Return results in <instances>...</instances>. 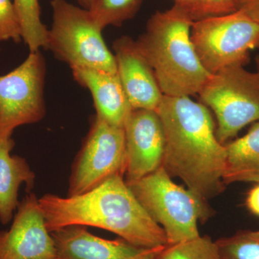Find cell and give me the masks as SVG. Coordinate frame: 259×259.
I'll use <instances>...</instances> for the list:
<instances>
[{
    "label": "cell",
    "mask_w": 259,
    "mask_h": 259,
    "mask_svg": "<svg viewBox=\"0 0 259 259\" xmlns=\"http://www.w3.org/2000/svg\"><path fill=\"white\" fill-rule=\"evenodd\" d=\"M190 97L163 95L156 110L165 135L162 166L207 200L226 190V148L207 107Z\"/></svg>",
    "instance_id": "cell-1"
},
{
    "label": "cell",
    "mask_w": 259,
    "mask_h": 259,
    "mask_svg": "<svg viewBox=\"0 0 259 259\" xmlns=\"http://www.w3.org/2000/svg\"><path fill=\"white\" fill-rule=\"evenodd\" d=\"M49 231L82 226L102 228L141 248L167 245L165 232L148 214L122 175L76 196L47 194L38 199Z\"/></svg>",
    "instance_id": "cell-2"
},
{
    "label": "cell",
    "mask_w": 259,
    "mask_h": 259,
    "mask_svg": "<svg viewBox=\"0 0 259 259\" xmlns=\"http://www.w3.org/2000/svg\"><path fill=\"white\" fill-rule=\"evenodd\" d=\"M193 23L173 5L151 15L144 33L136 40L166 96L198 95L210 76L201 64L191 39Z\"/></svg>",
    "instance_id": "cell-3"
},
{
    "label": "cell",
    "mask_w": 259,
    "mask_h": 259,
    "mask_svg": "<svg viewBox=\"0 0 259 259\" xmlns=\"http://www.w3.org/2000/svg\"><path fill=\"white\" fill-rule=\"evenodd\" d=\"M127 185L148 214L163 228L167 245L197 238L200 236L198 223L206 222L212 216L207 199L177 185L162 166Z\"/></svg>",
    "instance_id": "cell-4"
},
{
    "label": "cell",
    "mask_w": 259,
    "mask_h": 259,
    "mask_svg": "<svg viewBox=\"0 0 259 259\" xmlns=\"http://www.w3.org/2000/svg\"><path fill=\"white\" fill-rule=\"evenodd\" d=\"M53 23L47 49L70 67L117 73L115 56L107 48L102 29L88 10L66 0H51Z\"/></svg>",
    "instance_id": "cell-5"
},
{
    "label": "cell",
    "mask_w": 259,
    "mask_h": 259,
    "mask_svg": "<svg viewBox=\"0 0 259 259\" xmlns=\"http://www.w3.org/2000/svg\"><path fill=\"white\" fill-rule=\"evenodd\" d=\"M217 119L216 136L225 145L241 130L259 121V71L242 65L228 66L211 74L198 94Z\"/></svg>",
    "instance_id": "cell-6"
},
{
    "label": "cell",
    "mask_w": 259,
    "mask_h": 259,
    "mask_svg": "<svg viewBox=\"0 0 259 259\" xmlns=\"http://www.w3.org/2000/svg\"><path fill=\"white\" fill-rule=\"evenodd\" d=\"M191 39L201 64L213 74L248 63L250 51L259 48V24L237 10L194 22Z\"/></svg>",
    "instance_id": "cell-7"
},
{
    "label": "cell",
    "mask_w": 259,
    "mask_h": 259,
    "mask_svg": "<svg viewBox=\"0 0 259 259\" xmlns=\"http://www.w3.org/2000/svg\"><path fill=\"white\" fill-rule=\"evenodd\" d=\"M126 166L123 127L110 125L95 115L73 163L67 196L88 192L115 175L124 176Z\"/></svg>",
    "instance_id": "cell-8"
},
{
    "label": "cell",
    "mask_w": 259,
    "mask_h": 259,
    "mask_svg": "<svg viewBox=\"0 0 259 259\" xmlns=\"http://www.w3.org/2000/svg\"><path fill=\"white\" fill-rule=\"evenodd\" d=\"M47 66L40 51L30 52L20 66L0 76V135L35 123L46 115Z\"/></svg>",
    "instance_id": "cell-9"
},
{
    "label": "cell",
    "mask_w": 259,
    "mask_h": 259,
    "mask_svg": "<svg viewBox=\"0 0 259 259\" xmlns=\"http://www.w3.org/2000/svg\"><path fill=\"white\" fill-rule=\"evenodd\" d=\"M0 259H58L35 194H28L19 204L10 229L0 231Z\"/></svg>",
    "instance_id": "cell-10"
},
{
    "label": "cell",
    "mask_w": 259,
    "mask_h": 259,
    "mask_svg": "<svg viewBox=\"0 0 259 259\" xmlns=\"http://www.w3.org/2000/svg\"><path fill=\"white\" fill-rule=\"evenodd\" d=\"M126 182L139 180L162 166L165 135L157 112L133 109L124 125Z\"/></svg>",
    "instance_id": "cell-11"
},
{
    "label": "cell",
    "mask_w": 259,
    "mask_h": 259,
    "mask_svg": "<svg viewBox=\"0 0 259 259\" xmlns=\"http://www.w3.org/2000/svg\"><path fill=\"white\" fill-rule=\"evenodd\" d=\"M113 51L117 75L131 107L156 111L163 95L136 40L120 37L114 42Z\"/></svg>",
    "instance_id": "cell-12"
},
{
    "label": "cell",
    "mask_w": 259,
    "mask_h": 259,
    "mask_svg": "<svg viewBox=\"0 0 259 259\" xmlns=\"http://www.w3.org/2000/svg\"><path fill=\"white\" fill-rule=\"evenodd\" d=\"M51 233L58 259H156L163 248L149 249L123 239H104L92 234L82 226L65 227Z\"/></svg>",
    "instance_id": "cell-13"
},
{
    "label": "cell",
    "mask_w": 259,
    "mask_h": 259,
    "mask_svg": "<svg viewBox=\"0 0 259 259\" xmlns=\"http://www.w3.org/2000/svg\"><path fill=\"white\" fill-rule=\"evenodd\" d=\"M71 69L75 81L91 93L96 115L110 125L124 128L133 108L117 73L86 68Z\"/></svg>",
    "instance_id": "cell-14"
},
{
    "label": "cell",
    "mask_w": 259,
    "mask_h": 259,
    "mask_svg": "<svg viewBox=\"0 0 259 259\" xmlns=\"http://www.w3.org/2000/svg\"><path fill=\"white\" fill-rule=\"evenodd\" d=\"M15 142L12 135H0V222L8 224L18 208V191L25 185L30 191L35 185V173L23 157L11 154Z\"/></svg>",
    "instance_id": "cell-15"
},
{
    "label": "cell",
    "mask_w": 259,
    "mask_h": 259,
    "mask_svg": "<svg viewBox=\"0 0 259 259\" xmlns=\"http://www.w3.org/2000/svg\"><path fill=\"white\" fill-rule=\"evenodd\" d=\"M223 182L259 183V121L243 137L226 145Z\"/></svg>",
    "instance_id": "cell-16"
},
{
    "label": "cell",
    "mask_w": 259,
    "mask_h": 259,
    "mask_svg": "<svg viewBox=\"0 0 259 259\" xmlns=\"http://www.w3.org/2000/svg\"><path fill=\"white\" fill-rule=\"evenodd\" d=\"M22 39L30 52L47 49L49 29L42 23L39 0H14Z\"/></svg>",
    "instance_id": "cell-17"
},
{
    "label": "cell",
    "mask_w": 259,
    "mask_h": 259,
    "mask_svg": "<svg viewBox=\"0 0 259 259\" xmlns=\"http://www.w3.org/2000/svg\"><path fill=\"white\" fill-rule=\"evenodd\" d=\"M144 0H93L89 11L104 30L109 25L120 26L134 18Z\"/></svg>",
    "instance_id": "cell-18"
},
{
    "label": "cell",
    "mask_w": 259,
    "mask_h": 259,
    "mask_svg": "<svg viewBox=\"0 0 259 259\" xmlns=\"http://www.w3.org/2000/svg\"><path fill=\"white\" fill-rule=\"evenodd\" d=\"M156 259H222L215 241L209 236L166 245L156 255Z\"/></svg>",
    "instance_id": "cell-19"
},
{
    "label": "cell",
    "mask_w": 259,
    "mask_h": 259,
    "mask_svg": "<svg viewBox=\"0 0 259 259\" xmlns=\"http://www.w3.org/2000/svg\"><path fill=\"white\" fill-rule=\"evenodd\" d=\"M215 243L222 259H259V230L238 231Z\"/></svg>",
    "instance_id": "cell-20"
},
{
    "label": "cell",
    "mask_w": 259,
    "mask_h": 259,
    "mask_svg": "<svg viewBox=\"0 0 259 259\" xmlns=\"http://www.w3.org/2000/svg\"><path fill=\"white\" fill-rule=\"evenodd\" d=\"M193 22L237 11L235 0H173Z\"/></svg>",
    "instance_id": "cell-21"
},
{
    "label": "cell",
    "mask_w": 259,
    "mask_h": 259,
    "mask_svg": "<svg viewBox=\"0 0 259 259\" xmlns=\"http://www.w3.org/2000/svg\"><path fill=\"white\" fill-rule=\"evenodd\" d=\"M22 39L21 28L14 5L11 0H0V42Z\"/></svg>",
    "instance_id": "cell-22"
},
{
    "label": "cell",
    "mask_w": 259,
    "mask_h": 259,
    "mask_svg": "<svg viewBox=\"0 0 259 259\" xmlns=\"http://www.w3.org/2000/svg\"><path fill=\"white\" fill-rule=\"evenodd\" d=\"M236 10L259 24V0H235Z\"/></svg>",
    "instance_id": "cell-23"
},
{
    "label": "cell",
    "mask_w": 259,
    "mask_h": 259,
    "mask_svg": "<svg viewBox=\"0 0 259 259\" xmlns=\"http://www.w3.org/2000/svg\"><path fill=\"white\" fill-rule=\"evenodd\" d=\"M246 205L250 212L259 217V183L251 189L248 193Z\"/></svg>",
    "instance_id": "cell-24"
},
{
    "label": "cell",
    "mask_w": 259,
    "mask_h": 259,
    "mask_svg": "<svg viewBox=\"0 0 259 259\" xmlns=\"http://www.w3.org/2000/svg\"><path fill=\"white\" fill-rule=\"evenodd\" d=\"M76 2L79 3L81 8L89 10L90 9V5H91L93 0H76Z\"/></svg>",
    "instance_id": "cell-25"
},
{
    "label": "cell",
    "mask_w": 259,
    "mask_h": 259,
    "mask_svg": "<svg viewBox=\"0 0 259 259\" xmlns=\"http://www.w3.org/2000/svg\"><path fill=\"white\" fill-rule=\"evenodd\" d=\"M255 64H256L257 68H258V70H257V71H259V54H258V55L256 56V57H255Z\"/></svg>",
    "instance_id": "cell-26"
},
{
    "label": "cell",
    "mask_w": 259,
    "mask_h": 259,
    "mask_svg": "<svg viewBox=\"0 0 259 259\" xmlns=\"http://www.w3.org/2000/svg\"><path fill=\"white\" fill-rule=\"evenodd\" d=\"M0 51H1V49H0Z\"/></svg>",
    "instance_id": "cell-27"
}]
</instances>
